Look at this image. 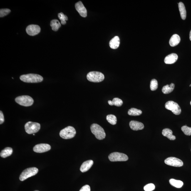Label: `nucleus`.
I'll use <instances>...</instances> for the list:
<instances>
[{
  "instance_id": "obj_1",
  "label": "nucleus",
  "mask_w": 191,
  "mask_h": 191,
  "mask_svg": "<svg viewBox=\"0 0 191 191\" xmlns=\"http://www.w3.org/2000/svg\"><path fill=\"white\" fill-rule=\"evenodd\" d=\"M20 79L22 81L27 83H38L43 81V78L39 75L29 74L21 75Z\"/></svg>"
},
{
  "instance_id": "obj_2",
  "label": "nucleus",
  "mask_w": 191,
  "mask_h": 191,
  "mask_svg": "<svg viewBox=\"0 0 191 191\" xmlns=\"http://www.w3.org/2000/svg\"><path fill=\"white\" fill-rule=\"evenodd\" d=\"M91 131L97 139L103 140L105 138L106 134L103 127L98 124H93L91 125Z\"/></svg>"
},
{
  "instance_id": "obj_3",
  "label": "nucleus",
  "mask_w": 191,
  "mask_h": 191,
  "mask_svg": "<svg viewBox=\"0 0 191 191\" xmlns=\"http://www.w3.org/2000/svg\"><path fill=\"white\" fill-rule=\"evenodd\" d=\"M16 103L22 106L29 107L32 105L34 100L31 97L27 95H23L17 97L15 99Z\"/></svg>"
},
{
  "instance_id": "obj_4",
  "label": "nucleus",
  "mask_w": 191,
  "mask_h": 191,
  "mask_svg": "<svg viewBox=\"0 0 191 191\" xmlns=\"http://www.w3.org/2000/svg\"><path fill=\"white\" fill-rule=\"evenodd\" d=\"M87 78L89 81L99 83L105 79V76L103 73L100 72L93 71L90 72L88 74Z\"/></svg>"
},
{
  "instance_id": "obj_5",
  "label": "nucleus",
  "mask_w": 191,
  "mask_h": 191,
  "mask_svg": "<svg viewBox=\"0 0 191 191\" xmlns=\"http://www.w3.org/2000/svg\"><path fill=\"white\" fill-rule=\"evenodd\" d=\"M76 133L75 129L72 126H69L61 130L60 135L63 139H70L74 137Z\"/></svg>"
},
{
  "instance_id": "obj_6",
  "label": "nucleus",
  "mask_w": 191,
  "mask_h": 191,
  "mask_svg": "<svg viewBox=\"0 0 191 191\" xmlns=\"http://www.w3.org/2000/svg\"><path fill=\"white\" fill-rule=\"evenodd\" d=\"M38 172V169L35 167H31L25 169L20 176V180L21 181H23L29 178L36 175Z\"/></svg>"
},
{
  "instance_id": "obj_7",
  "label": "nucleus",
  "mask_w": 191,
  "mask_h": 191,
  "mask_svg": "<svg viewBox=\"0 0 191 191\" xmlns=\"http://www.w3.org/2000/svg\"><path fill=\"white\" fill-rule=\"evenodd\" d=\"M41 128L40 124L34 122L29 121L26 124L25 129L26 133L29 134H34L37 132Z\"/></svg>"
},
{
  "instance_id": "obj_8",
  "label": "nucleus",
  "mask_w": 191,
  "mask_h": 191,
  "mask_svg": "<svg viewBox=\"0 0 191 191\" xmlns=\"http://www.w3.org/2000/svg\"><path fill=\"white\" fill-rule=\"evenodd\" d=\"M108 158L112 162H125L129 159L128 156L125 154L119 152H114L110 154Z\"/></svg>"
},
{
  "instance_id": "obj_9",
  "label": "nucleus",
  "mask_w": 191,
  "mask_h": 191,
  "mask_svg": "<svg viewBox=\"0 0 191 191\" xmlns=\"http://www.w3.org/2000/svg\"><path fill=\"white\" fill-rule=\"evenodd\" d=\"M165 107L167 110H171L175 115L180 114L181 110L178 104L173 101H169L165 104Z\"/></svg>"
},
{
  "instance_id": "obj_10",
  "label": "nucleus",
  "mask_w": 191,
  "mask_h": 191,
  "mask_svg": "<svg viewBox=\"0 0 191 191\" xmlns=\"http://www.w3.org/2000/svg\"><path fill=\"white\" fill-rule=\"evenodd\" d=\"M165 163L167 165L176 167H180L183 165L181 160L175 157H171L166 159Z\"/></svg>"
},
{
  "instance_id": "obj_11",
  "label": "nucleus",
  "mask_w": 191,
  "mask_h": 191,
  "mask_svg": "<svg viewBox=\"0 0 191 191\" xmlns=\"http://www.w3.org/2000/svg\"><path fill=\"white\" fill-rule=\"evenodd\" d=\"M41 30L39 26L35 25H30L27 27L26 29V32L31 36H34L39 34Z\"/></svg>"
},
{
  "instance_id": "obj_12",
  "label": "nucleus",
  "mask_w": 191,
  "mask_h": 191,
  "mask_svg": "<svg viewBox=\"0 0 191 191\" xmlns=\"http://www.w3.org/2000/svg\"><path fill=\"white\" fill-rule=\"evenodd\" d=\"M51 148L50 145L48 144H39L35 145L33 150L37 153H43L50 150Z\"/></svg>"
},
{
  "instance_id": "obj_13",
  "label": "nucleus",
  "mask_w": 191,
  "mask_h": 191,
  "mask_svg": "<svg viewBox=\"0 0 191 191\" xmlns=\"http://www.w3.org/2000/svg\"><path fill=\"white\" fill-rule=\"evenodd\" d=\"M75 8L80 16L84 18L86 17L87 15V10L81 1H79L77 3L75 4Z\"/></svg>"
},
{
  "instance_id": "obj_14",
  "label": "nucleus",
  "mask_w": 191,
  "mask_h": 191,
  "mask_svg": "<svg viewBox=\"0 0 191 191\" xmlns=\"http://www.w3.org/2000/svg\"><path fill=\"white\" fill-rule=\"evenodd\" d=\"M129 125L131 129L134 131L142 130L144 128L143 123L136 121H131L130 122Z\"/></svg>"
},
{
  "instance_id": "obj_15",
  "label": "nucleus",
  "mask_w": 191,
  "mask_h": 191,
  "mask_svg": "<svg viewBox=\"0 0 191 191\" xmlns=\"http://www.w3.org/2000/svg\"><path fill=\"white\" fill-rule=\"evenodd\" d=\"M178 58V56L175 53H172L166 57L164 62L167 64H172L176 62Z\"/></svg>"
},
{
  "instance_id": "obj_16",
  "label": "nucleus",
  "mask_w": 191,
  "mask_h": 191,
  "mask_svg": "<svg viewBox=\"0 0 191 191\" xmlns=\"http://www.w3.org/2000/svg\"><path fill=\"white\" fill-rule=\"evenodd\" d=\"M93 162L92 160H88L84 162L80 168V171L82 172L87 171L91 168L93 165Z\"/></svg>"
},
{
  "instance_id": "obj_17",
  "label": "nucleus",
  "mask_w": 191,
  "mask_h": 191,
  "mask_svg": "<svg viewBox=\"0 0 191 191\" xmlns=\"http://www.w3.org/2000/svg\"><path fill=\"white\" fill-rule=\"evenodd\" d=\"M120 41L118 36H115L110 40L109 45L110 48L112 49H116L119 46Z\"/></svg>"
},
{
  "instance_id": "obj_18",
  "label": "nucleus",
  "mask_w": 191,
  "mask_h": 191,
  "mask_svg": "<svg viewBox=\"0 0 191 191\" xmlns=\"http://www.w3.org/2000/svg\"><path fill=\"white\" fill-rule=\"evenodd\" d=\"M180 41V38L179 35L175 34L173 35L169 41V44L171 46L174 47L177 46Z\"/></svg>"
},
{
  "instance_id": "obj_19",
  "label": "nucleus",
  "mask_w": 191,
  "mask_h": 191,
  "mask_svg": "<svg viewBox=\"0 0 191 191\" xmlns=\"http://www.w3.org/2000/svg\"><path fill=\"white\" fill-rule=\"evenodd\" d=\"M162 134L164 136L166 137L169 140H175L176 137L173 135V132L172 131L169 129H165L162 130Z\"/></svg>"
},
{
  "instance_id": "obj_20",
  "label": "nucleus",
  "mask_w": 191,
  "mask_h": 191,
  "mask_svg": "<svg viewBox=\"0 0 191 191\" xmlns=\"http://www.w3.org/2000/svg\"><path fill=\"white\" fill-rule=\"evenodd\" d=\"M178 7L179 11L180 12V14L181 17L182 19L184 20L186 18L187 12L185 8V6L183 3L180 2L178 3Z\"/></svg>"
},
{
  "instance_id": "obj_21",
  "label": "nucleus",
  "mask_w": 191,
  "mask_h": 191,
  "mask_svg": "<svg viewBox=\"0 0 191 191\" xmlns=\"http://www.w3.org/2000/svg\"><path fill=\"white\" fill-rule=\"evenodd\" d=\"M13 152L12 148L11 147H6L4 150L1 151V154H0V155L3 158H6V157L11 156Z\"/></svg>"
},
{
  "instance_id": "obj_22",
  "label": "nucleus",
  "mask_w": 191,
  "mask_h": 191,
  "mask_svg": "<svg viewBox=\"0 0 191 191\" xmlns=\"http://www.w3.org/2000/svg\"><path fill=\"white\" fill-rule=\"evenodd\" d=\"M175 85L173 83L171 84L170 85H167L162 88V91L164 94H168L173 91Z\"/></svg>"
},
{
  "instance_id": "obj_23",
  "label": "nucleus",
  "mask_w": 191,
  "mask_h": 191,
  "mask_svg": "<svg viewBox=\"0 0 191 191\" xmlns=\"http://www.w3.org/2000/svg\"><path fill=\"white\" fill-rule=\"evenodd\" d=\"M50 26L52 29L55 31H58L59 28L61 27V23L58 20L54 19L52 20L50 23Z\"/></svg>"
},
{
  "instance_id": "obj_24",
  "label": "nucleus",
  "mask_w": 191,
  "mask_h": 191,
  "mask_svg": "<svg viewBox=\"0 0 191 191\" xmlns=\"http://www.w3.org/2000/svg\"><path fill=\"white\" fill-rule=\"evenodd\" d=\"M109 105H114L117 107H120L123 104V101L120 99L118 98H115L113 99L112 101L108 100Z\"/></svg>"
},
{
  "instance_id": "obj_25",
  "label": "nucleus",
  "mask_w": 191,
  "mask_h": 191,
  "mask_svg": "<svg viewBox=\"0 0 191 191\" xmlns=\"http://www.w3.org/2000/svg\"><path fill=\"white\" fill-rule=\"evenodd\" d=\"M171 185L177 188H180L183 185V183L182 181L177 180L175 179H171L169 180Z\"/></svg>"
},
{
  "instance_id": "obj_26",
  "label": "nucleus",
  "mask_w": 191,
  "mask_h": 191,
  "mask_svg": "<svg viewBox=\"0 0 191 191\" xmlns=\"http://www.w3.org/2000/svg\"><path fill=\"white\" fill-rule=\"evenodd\" d=\"M142 114V111L141 110L135 108H131L128 112V114L131 116H139Z\"/></svg>"
},
{
  "instance_id": "obj_27",
  "label": "nucleus",
  "mask_w": 191,
  "mask_h": 191,
  "mask_svg": "<svg viewBox=\"0 0 191 191\" xmlns=\"http://www.w3.org/2000/svg\"><path fill=\"white\" fill-rule=\"evenodd\" d=\"M106 119L109 123L112 125H115L117 123V118L114 115L110 114L107 115Z\"/></svg>"
},
{
  "instance_id": "obj_28",
  "label": "nucleus",
  "mask_w": 191,
  "mask_h": 191,
  "mask_svg": "<svg viewBox=\"0 0 191 191\" xmlns=\"http://www.w3.org/2000/svg\"><path fill=\"white\" fill-rule=\"evenodd\" d=\"M58 15V18L61 21V24L63 25L66 24V21H67L68 20L67 16L64 14L62 13H59Z\"/></svg>"
},
{
  "instance_id": "obj_29",
  "label": "nucleus",
  "mask_w": 191,
  "mask_h": 191,
  "mask_svg": "<svg viewBox=\"0 0 191 191\" xmlns=\"http://www.w3.org/2000/svg\"><path fill=\"white\" fill-rule=\"evenodd\" d=\"M158 88V83L155 79H152L150 82V88L152 91H155Z\"/></svg>"
},
{
  "instance_id": "obj_30",
  "label": "nucleus",
  "mask_w": 191,
  "mask_h": 191,
  "mask_svg": "<svg viewBox=\"0 0 191 191\" xmlns=\"http://www.w3.org/2000/svg\"><path fill=\"white\" fill-rule=\"evenodd\" d=\"M181 130L183 132L184 134L187 136L191 135V127H189L187 126H184L182 127Z\"/></svg>"
},
{
  "instance_id": "obj_31",
  "label": "nucleus",
  "mask_w": 191,
  "mask_h": 191,
  "mask_svg": "<svg viewBox=\"0 0 191 191\" xmlns=\"http://www.w3.org/2000/svg\"><path fill=\"white\" fill-rule=\"evenodd\" d=\"M155 186L153 184L150 183L147 184L144 187V189L145 191H152L154 190Z\"/></svg>"
},
{
  "instance_id": "obj_32",
  "label": "nucleus",
  "mask_w": 191,
  "mask_h": 191,
  "mask_svg": "<svg viewBox=\"0 0 191 191\" xmlns=\"http://www.w3.org/2000/svg\"><path fill=\"white\" fill-rule=\"evenodd\" d=\"M11 10L8 9H1L0 10V17L1 18L9 14L11 12Z\"/></svg>"
},
{
  "instance_id": "obj_33",
  "label": "nucleus",
  "mask_w": 191,
  "mask_h": 191,
  "mask_svg": "<svg viewBox=\"0 0 191 191\" xmlns=\"http://www.w3.org/2000/svg\"><path fill=\"white\" fill-rule=\"evenodd\" d=\"M79 191H90V187L88 185H86L84 186L82 188L80 189Z\"/></svg>"
},
{
  "instance_id": "obj_34",
  "label": "nucleus",
  "mask_w": 191,
  "mask_h": 191,
  "mask_svg": "<svg viewBox=\"0 0 191 191\" xmlns=\"http://www.w3.org/2000/svg\"><path fill=\"white\" fill-rule=\"evenodd\" d=\"M4 121V115L1 111H0V124H1Z\"/></svg>"
},
{
  "instance_id": "obj_35",
  "label": "nucleus",
  "mask_w": 191,
  "mask_h": 191,
  "mask_svg": "<svg viewBox=\"0 0 191 191\" xmlns=\"http://www.w3.org/2000/svg\"><path fill=\"white\" fill-rule=\"evenodd\" d=\"M189 38H190V39L191 41V30L190 33V36H189Z\"/></svg>"
},
{
  "instance_id": "obj_36",
  "label": "nucleus",
  "mask_w": 191,
  "mask_h": 191,
  "mask_svg": "<svg viewBox=\"0 0 191 191\" xmlns=\"http://www.w3.org/2000/svg\"><path fill=\"white\" fill-rule=\"evenodd\" d=\"M190 105H191V102H190Z\"/></svg>"
},
{
  "instance_id": "obj_37",
  "label": "nucleus",
  "mask_w": 191,
  "mask_h": 191,
  "mask_svg": "<svg viewBox=\"0 0 191 191\" xmlns=\"http://www.w3.org/2000/svg\"><path fill=\"white\" fill-rule=\"evenodd\" d=\"M191 86V84L190 85V87Z\"/></svg>"
},
{
  "instance_id": "obj_38",
  "label": "nucleus",
  "mask_w": 191,
  "mask_h": 191,
  "mask_svg": "<svg viewBox=\"0 0 191 191\" xmlns=\"http://www.w3.org/2000/svg\"><path fill=\"white\" fill-rule=\"evenodd\" d=\"M38 191V190H36V191Z\"/></svg>"
},
{
  "instance_id": "obj_39",
  "label": "nucleus",
  "mask_w": 191,
  "mask_h": 191,
  "mask_svg": "<svg viewBox=\"0 0 191 191\" xmlns=\"http://www.w3.org/2000/svg\"><path fill=\"white\" fill-rule=\"evenodd\" d=\"M33 135L34 136L35 135L34 134H33Z\"/></svg>"
}]
</instances>
